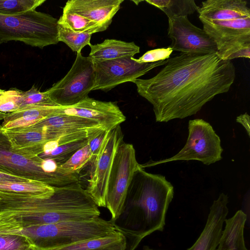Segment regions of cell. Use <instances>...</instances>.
Returning <instances> with one entry per match:
<instances>
[{
    "label": "cell",
    "mask_w": 250,
    "mask_h": 250,
    "mask_svg": "<svg viewBox=\"0 0 250 250\" xmlns=\"http://www.w3.org/2000/svg\"><path fill=\"white\" fill-rule=\"evenodd\" d=\"M235 77L232 62L216 53H181L167 59L154 77L132 83L152 104L155 121L167 122L197 114L216 95L228 92Z\"/></svg>",
    "instance_id": "1"
},
{
    "label": "cell",
    "mask_w": 250,
    "mask_h": 250,
    "mask_svg": "<svg viewBox=\"0 0 250 250\" xmlns=\"http://www.w3.org/2000/svg\"><path fill=\"white\" fill-rule=\"evenodd\" d=\"M174 188L165 176L145 171L140 165L134 173L120 214L110 220L116 229L144 238L164 230Z\"/></svg>",
    "instance_id": "2"
},
{
    "label": "cell",
    "mask_w": 250,
    "mask_h": 250,
    "mask_svg": "<svg viewBox=\"0 0 250 250\" xmlns=\"http://www.w3.org/2000/svg\"><path fill=\"white\" fill-rule=\"evenodd\" d=\"M45 198L0 201V234L18 229L50 224L57 211H95L97 205L79 182L54 187Z\"/></svg>",
    "instance_id": "3"
},
{
    "label": "cell",
    "mask_w": 250,
    "mask_h": 250,
    "mask_svg": "<svg viewBox=\"0 0 250 250\" xmlns=\"http://www.w3.org/2000/svg\"><path fill=\"white\" fill-rule=\"evenodd\" d=\"M118 232L110 220L99 217L91 220L36 226L7 234L24 236L31 244L41 250H55L89 239L112 236Z\"/></svg>",
    "instance_id": "4"
},
{
    "label": "cell",
    "mask_w": 250,
    "mask_h": 250,
    "mask_svg": "<svg viewBox=\"0 0 250 250\" xmlns=\"http://www.w3.org/2000/svg\"><path fill=\"white\" fill-rule=\"evenodd\" d=\"M58 20L36 10L15 15L0 14V43L20 41L33 47L57 44Z\"/></svg>",
    "instance_id": "5"
},
{
    "label": "cell",
    "mask_w": 250,
    "mask_h": 250,
    "mask_svg": "<svg viewBox=\"0 0 250 250\" xmlns=\"http://www.w3.org/2000/svg\"><path fill=\"white\" fill-rule=\"evenodd\" d=\"M188 136L183 148L171 157L140 165L146 167L176 161L197 160L208 166L222 159L220 137L209 123L201 119L189 120Z\"/></svg>",
    "instance_id": "6"
},
{
    "label": "cell",
    "mask_w": 250,
    "mask_h": 250,
    "mask_svg": "<svg viewBox=\"0 0 250 250\" xmlns=\"http://www.w3.org/2000/svg\"><path fill=\"white\" fill-rule=\"evenodd\" d=\"M203 30L215 42L217 55L224 61L250 58V17L226 21L200 19Z\"/></svg>",
    "instance_id": "7"
},
{
    "label": "cell",
    "mask_w": 250,
    "mask_h": 250,
    "mask_svg": "<svg viewBox=\"0 0 250 250\" xmlns=\"http://www.w3.org/2000/svg\"><path fill=\"white\" fill-rule=\"evenodd\" d=\"M43 160L39 156L28 157L12 150L7 138L1 130L0 131V171L55 187L79 182L77 174L44 171L42 167Z\"/></svg>",
    "instance_id": "8"
},
{
    "label": "cell",
    "mask_w": 250,
    "mask_h": 250,
    "mask_svg": "<svg viewBox=\"0 0 250 250\" xmlns=\"http://www.w3.org/2000/svg\"><path fill=\"white\" fill-rule=\"evenodd\" d=\"M94 84L93 60L80 52L77 53L74 62L66 75L46 92L58 105L69 106L87 97Z\"/></svg>",
    "instance_id": "9"
},
{
    "label": "cell",
    "mask_w": 250,
    "mask_h": 250,
    "mask_svg": "<svg viewBox=\"0 0 250 250\" xmlns=\"http://www.w3.org/2000/svg\"><path fill=\"white\" fill-rule=\"evenodd\" d=\"M140 165L133 146L123 141L115 153L107 184L106 207L111 214L110 220L120 214L129 186Z\"/></svg>",
    "instance_id": "10"
},
{
    "label": "cell",
    "mask_w": 250,
    "mask_h": 250,
    "mask_svg": "<svg viewBox=\"0 0 250 250\" xmlns=\"http://www.w3.org/2000/svg\"><path fill=\"white\" fill-rule=\"evenodd\" d=\"M167 60L139 63L133 57H125L112 60L93 61L95 84L93 90L107 91L119 84L132 82L153 68L165 65Z\"/></svg>",
    "instance_id": "11"
},
{
    "label": "cell",
    "mask_w": 250,
    "mask_h": 250,
    "mask_svg": "<svg viewBox=\"0 0 250 250\" xmlns=\"http://www.w3.org/2000/svg\"><path fill=\"white\" fill-rule=\"evenodd\" d=\"M123 138L120 125L109 130L93 160L92 171L85 189L98 207H106L108 178L115 153Z\"/></svg>",
    "instance_id": "12"
},
{
    "label": "cell",
    "mask_w": 250,
    "mask_h": 250,
    "mask_svg": "<svg viewBox=\"0 0 250 250\" xmlns=\"http://www.w3.org/2000/svg\"><path fill=\"white\" fill-rule=\"evenodd\" d=\"M168 37L173 51L182 53H216L215 42L202 29L191 23L187 16L168 19Z\"/></svg>",
    "instance_id": "13"
},
{
    "label": "cell",
    "mask_w": 250,
    "mask_h": 250,
    "mask_svg": "<svg viewBox=\"0 0 250 250\" xmlns=\"http://www.w3.org/2000/svg\"><path fill=\"white\" fill-rule=\"evenodd\" d=\"M1 131L9 141L12 150L30 158L38 156L41 154L43 146L46 143L58 140L76 131H50L34 126Z\"/></svg>",
    "instance_id": "14"
},
{
    "label": "cell",
    "mask_w": 250,
    "mask_h": 250,
    "mask_svg": "<svg viewBox=\"0 0 250 250\" xmlns=\"http://www.w3.org/2000/svg\"><path fill=\"white\" fill-rule=\"evenodd\" d=\"M57 114L77 116L92 120L105 130L113 129L126 120L116 103L98 101L88 96L74 105L61 106Z\"/></svg>",
    "instance_id": "15"
},
{
    "label": "cell",
    "mask_w": 250,
    "mask_h": 250,
    "mask_svg": "<svg viewBox=\"0 0 250 250\" xmlns=\"http://www.w3.org/2000/svg\"><path fill=\"white\" fill-rule=\"evenodd\" d=\"M229 197L221 193L210 207L206 224L194 244L187 250H216L229 212Z\"/></svg>",
    "instance_id": "16"
},
{
    "label": "cell",
    "mask_w": 250,
    "mask_h": 250,
    "mask_svg": "<svg viewBox=\"0 0 250 250\" xmlns=\"http://www.w3.org/2000/svg\"><path fill=\"white\" fill-rule=\"evenodd\" d=\"M124 0H71L66 8L100 25L104 31L112 22Z\"/></svg>",
    "instance_id": "17"
},
{
    "label": "cell",
    "mask_w": 250,
    "mask_h": 250,
    "mask_svg": "<svg viewBox=\"0 0 250 250\" xmlns=\"http://www.w3.org/2000/svg\"><path fill=\"white\" fill-rule=\"evenodd\" d=\"M198 13L199 19L226 21L250 17L248 3L244 0H207L202 1Z\"/></svg>",
    "instance_id": "18"
},
{
    "label": "cell",
    "mask_w": 250,
    "mask_h": 250,
    "mask_svg": "<svg viewBox=\"0 0 250 250\" xmlns=\"http://www.w3.org/2000/svg\"><path fill=\"white\" fill-rule=\"evenodd\" d=\"M55 187L35 180L0 183V201L26 198H45L54 192Z\"/></svg>",
    "instance_id": "19"
},
{
    "label": "cell",
    "mask_w": 250,
    "mask_h": 250,
    "mask_svg": "<svg viewBox=\"0 0 250 250\" xmlns=\"http://www.w3.org/2000/svg\"><path fill=\"white\" fill-rule=\"evenodd\" d=\"M61 108V106H32L6 113L3 120L1 129L31 126L51 115L58 113Z\"/></svg>",
    "instance_id": "20"
},
{
    "label": "cell",
    "mask_w": 250,
    "mask_h": 250,
    "mask_svg": "<svg viewBox=\"0 0 250 250\" xmlns=\"http://www.w3.org/2000/svg\"><path fill=\"white\" fill-rule=\"evenodd\" d=\"M31 126L40 127L54 131L104 129L101 125L92 120L63 114L51 115Z\"/></svg>",
    "instance_id": "21"
},
{
    "label": "cell",
    "mask_w": 250,
    "mask_h": 250,
    "mask_svg": "<svg viewBox=\"0 0 250 250\" xmlns=\"http://www.w3.org/2000/svg\"><path fill=\"white\" fill-rule=\"evenodd\" d=\"M247 220V214L241 210L225 220V228L217 250H249L245 244L244 234Z\"/></svg>",
    "instance_id": "22"
},
{
    "label": "cell",
    "mask_w": 250,
    "mask_h": 250,
    "mask_svg": "<svg viewBox=\"0 0 250 250\" xmlns=\"http://www.w3.org/2000/svg\"><path fill=\"white\" fill-rule=\"evenodd\" d=\"M88 57L93 61H103L133 57L140 52V47L134 42L105 39L103 42L90 44Z\"/></svg>",
    "instance_id": "23"
},
{
    "label": "cell",
    "mask_w": 250,
    "mask_h": 250,
    "mask_svg": "<svg viewBox=\"0 0 250 250\" xmlns=\"http://www.w3.org/2000/svg\"><path fill=\"white\" fill-rule=\"evenodd\" d=\"M127 243L126 236L119 231L117 234L112 236L89 239L55 250H124Z\"/></svg>",
    "instance_id": "24"
},
{
    "label": "cell",
    "mask_w": 250,
    "mask_h": 250,
    "mask_svg": "<svg viewBox=\"0 0 250 250\" xmlns=\"http://www.w3.org/2000/svg\"><path fill=\"white\" fill-rule=\"evenodd\" d=\"M146 1L164 12L168 19L185 17L198 12L194 0H147Z\"/></svg>",
    "instance_id": "25"
},
{
    "label": "cell",
    "mask_w": 250,
    "mask_h": 250,
    "mask_svg": "<svg viewBox=\"0 0 250 250\" xmlns=\"http://www.w3.org/2000/svg\"><path fill=\"white\" fill-rule=\"evenodd\" d=\"M58 23L77 33L93 34L104 31L98 23L63 7L62 14Z\"/></svg>",
    "instance_id": "26"
},
{
    "label": "cell",
    "mask_w": 250,
    "mask_h": 250,
    "mask_svg": "<svg viewBox=\"0 0 250 250\" xmlns=\"http://www.w3.org/2000/svg\"><path fill=\"white\" fill-rule=\"evenodd\" d=\"M88 142V138H86L66 143L55 147L50 152L42 153L39 156L44 160H53L60 166Z\"/></svg>",
    "instance_id": "27"
},
{
    "label": "cell",
    "mask_w": 250,
    "mask_h": 250,
    "mask_svg": "<svg viewBox=\"0 0 250 250\" xmlns=\"http://www.w3.org/2000/svg\"><path fill=\"white\" fill-rule=\"evenodd\" d=\"M58 40L65 43L73 52H81L86 45H90L92 34L75 32L68 28L58 24Z\"/></svg>",
    "instance_id": "28"
},
{
    "label": "cell",
    "mask_w": 250,
    "mask_h": 250,
    "mask_svg": "<svg viewBox=\"0 0 250 250\" xmlns=\"http://www.w3.org/2000/svg\"><path fill=\"white\" fill-rule=\"evenodd\" d=\"M45 0H0V14L15 15L35 10Z\"/></svg>",
    "instance_id": "29"
},
{
    "label": "cell",
    "mask_w": 250,
    "mask_h": 250,
    "mask_svg": "<svg viewBox=\"0 0 250 250\" xmlns=\"http://www.w3.org/2000/svg\"><path fill=\"white\" fill-rule=\"evenodd\" d=\"M94 160L89 146L86 145L78 150L66 162L60 166L67 173L77 174L89 162Z\"/></svg>",
    "instance_id": "30"
},
{
    "label": "cell",
    "mask_w": 250,
    "mask_h": 250,
    "mask_svg": "<svg viewBox=\"0 0 250 250\" xmlns=\"http://www.w3.org/2000/svg\"><path fill=\"white\" fill-rule=\"evenodd\" d=\"M37 105L59 106L50 99L46 91L41 92L34 86L26 91H21L19 109Z\"/></svg>",
    "instance_id": "31"
},
{
    "label": "cell",
    "mask_w": 250,
    "mask_h": 250,
    "mask_svg": "<svg viewBox=\"0 0 250 250\" xmlns=\"http://www.w3.org/2000/svg\"><path fill=\"white\" fill-rule=\"evenodd\" d=\"M31 245L29 240L21 235L0 234V250H25Z\"/></svg>",
    "instance_id": "32"
},
{
    "label": "cell",
    "mask_w": 250,
    "mask_h": 250,
    "mask_svg": "<svg viewBox=\"0 0 250 250\" xmlns=\"http://www.w3.org/2000/svg\"><path fill=\"white\" fill-rule=\"evenodd\" d=\"M21 92V90L16 88L5 91L0 97V112L9 113L19 110Z\"/></svg>",
    "instance_id": "33"
},
{
    "label": "cell",
    "mask_w": 250,
    "mask_h": 250,
    "mask_svg": "<svg viewBox=\"0 0 250 250\" xmlns=\"http://www.w3.org/2000/svg\"><path fill=\"white\" fill-rule=\"evenodd\" d=\"M173 51L170 46L167 48L155 49L147 51L139 59L133 57V60L139 63H151L166 60L170 58Z\"/></svg>",
    "instance_id": "34"
},
{
    "label": "cell",
    "mask_w": 250,
    "mask_h": 250,
    "mask_svg": "<svg viewBox=\"0 0 250 250\" xmlns=\"http://www.w3.org/2000/svg\"><path fill=\"white\" fill-rule=\"evenodd\" d=\"M109 130H99L88 138V145L94 159L105 139Z\"/></svg>",
    "instance_id": "35"
},
{
    "label": "cell",
    "mask_w": 250,
    "mask_h": 250,
    "mask_svg": "<svg viewBox=\"0 0 250 250\" xmlns=\"http://www.w3.org/2000/svg\"><path fill=\"white\" fill-rule=\"evenodd\" d=\"M125 234L126 236L127 239V246L125 249H100L97 250H135L141 240L143 239V238L138 236Z\"/></svg>",
    "instance_id": "36"
},
{
    "label": "cell",
    "mask_w": 250,
    "mask_h": 250,
    "mask_svg": "<svg viewBox=\"0 0 250 250\" xmlns=\"http://www.w3.org/2000/svg\"><path fill=\"white\" fill-rule=\"evenodd\" d=\"M30 180L15 176L0 170V183L28 182Z\"/></svg>",
    "instance_id": "37"
},
{
    "label": "cell",
    "mask_w": 250,
    "mask_h": 250,
    "mask_svg": "<svg viewBox=\"0 0 250 250\" xmlns=\"http://www.w3.org/2000/svg\"><path fill=\"white\" fill-rule=\"evenodd\" d=\"M236 121L243 126L246 130L248 136L250 137V116L246 113L241 114L236 118Z\"/></svg>",
    "instance_id": "38"
},
{
    "label": "cell",
    "mask_w": 250,
    "mask_h": 250,
    "mask_svg": "<svg viewBox=\"0 0 250 250\" xmlns=\"http://www.w3.org/2000/svg\"><path fill=\"white\" fill-rule=\"evenodd\" d=\"M25 250H40L39 248H38L36 246L31 244Z\"/></svg>",
    "instance_id": "39"
},
{
    "label": "cell",
    "mask_w": 250,
    "mask_h": 250,
    "mask_svg": "<svg viewBox=\"0 0 250 250\" xmlns=\"http://www.w3.org/2000/svg\"><path fill=\"white\" fill-rule=\"evenodd\" d=\"M6 114V113L0 112V131L1 130V124H0V122L3 120Z\"/></svg>",
    "instance_id": "40"
},
{
    "label": "cell",
    "mask_w": 250,
    "mask_h": 250,
    "mask_svg": "<svg viewBox=\"0 0 250 250\" xmlns=\"http://www.w3.org/2000/svg\"><path fill=\"white\" fill-rule=\"evenodd\" d=\"M5 91V90L0 89V97L4 94Z\"/></svg>",
    "instance_id": "41"
},
{
    "label": "cell",
    "mask_w": 250,
    "mask_h": 250,
    "mask_svg": "<svg viewBox=\"0 0 250 250\" xmlns=\"http://www.w3.org/2000/svg\"><path fill=\"white\" fill-rule=\"evenodd\" d=\"M145 250H154L150 249H149V248H148V247H145Z\"/></svg>",
    "instance_id": "42"
}]
</instances>
